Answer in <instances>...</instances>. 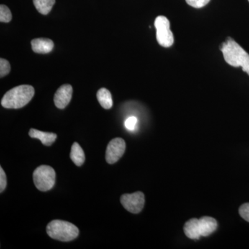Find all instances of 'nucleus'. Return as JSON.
Wrapping results in <instances>:
<instances>
[{
  "label": "nucleus",
  "instance_id": "13",
  "mask_svg": "<svg viewBox=\"0 0 249 249\" xmlns=\"http://www.w3.org/2000/svg\"><path fill=\"white\" fill-rule=\"evenodd\" d=\"M71 160L77 166H81L85 163V155L82 147L78 142H73L70 153Z\"/></svg>",
  "mask_w": 249,
  "mask_h": 249
},
{
  "label": "nucleus",
  "instance_id": "5",
  "mask_svg": "<svg viewBox=\"0 0 249 249\" xmlns=\"http://www.w3.org/2000/svg\"><path fill=\"white\" fill-rule=\"evenodd\" d=\"M155 27L157 30L158 43L166 48L171 47L174 43V36L170 30V24L168 18L165 16H158L155 21Z\"/></svg>",
  "mask_w": 249,
  "mask_h": 249
},
{
  "label": "nucleus",
  "instance_id": "12",
  "mask_svg": "<svg viewBox=\"0 0 249 249\" xmlns=\"http://www.w3.org/2000/svg\"><path fill=\"white\" fill-rule=\"evenodd\" d=\"M29 136L31 138L37 139L40 140L42 143L46 146H50L55 142L57 139V134L49 133V132H42L36 129H31L29 131Z\"/></svg>",
  "mask_w": 249,
  "mask_h": 249
},
{
  "label": "nucleus",
  "instance_id": "20",
  "mask_svg": "<svg viewBox=\"0 0 249 249\" xmlns=\"http://www.w3.org/2000/svg\"><path fill=\"white\" fill-rule=\"evenodd\" d=\"M239 213L241 217L249 222V203H246L240 206Z\"/></svg>",
  "mask_w": 249,
  "mask_h": 249
},
{
  "label": "nucleus",
  "instance_id": "16",
  "mask_svg": "<svg viewBox=\"0 0 249 249\" xmlns=\"http://www.w3.org/2000/svg\"><path fill=\"white\" fill-rule=\"evenodd\" d=\"M12 19V14L7 6L1 4L0 6V22L8 23Z\"/></svg>",
  "mask_w": 249,
  "mask_h": 249
},
{
  "label": "nucleus",
  "instance_id": "22",
  "mask_svg": "<svg viewBox=\"0 0 249 249\" xmlns=\"http://www.w3.org/2000/svg\"></svg>",
  "mask_w": 249,
  "mask_h": 249
},
{
  "label": "nucleus",
  "instance_id": "8",
  "mask_svg": "<svg viewBox=\"0 0 249 249\" xmlns=\"http://www.w3.org/2000/svg\"><path fill=\"white\" fill-rule=\"evenodd\" d=\"M73 88L70 85H63L58 88L54 96V103L58 109H64L71 101Z\"/></svg>",
  "mask_w": 249,
  "mask_h": 249
},
{
  "label": "nucleus",
  "instance_id": "7",
  "mask_svg": "<svg viewBox=\"0 0 249 249\" xmlns=\"http://www.w3.org/2000/svg\"><path fill=\"white\" fill-rule=\"evenodd\" d=\"M126 144L124 139L116 138L112 139L107 145L106 150V161L109 164H114L116 163L125 151Z\"/></svg>",
  "mask_w": 249,
  "mask_h": 249
},
{
  "label": "nucleus",
  "instance_id": "17",
  "mask_svg": "<svg viewBox=\"0 0 249 249\" xmlns=\"http://www.w3.org/2000/svg\"><path fill=\"white\" fill-rule=\"evenodd\" d=\"M10 71H11V66H10L9 61L5 59H0V76L1 78L9 74Z\"/></svg>",
  "mask_w": 249,
  "mask_h": 249
},
{
  "label": "nucleus",
  "instance_id": "11",
  "mask_svg": "<svg viewBox=\"0 0 249 249\" xmlns=\"http://www.w3.org/2000/svg\"><path fill=\"white\" fill-rule=\"evenodd\" d=\"M201 235L203 237H208L215 231L217 228V222L211 217H203L199 219Z\"/></svg>",
  "mask_w": 249,
  "mask_h": 249
},
{
  "label": "nucleus",
  "instance_id": "21",
  "mask_svg": "<svg viewBox=\"0 0 249 249\" xmlns=\"http://www.w3.org/2000/svg\"><path fill=\"white\" fill-rule=\"evenodd\" d=\"M7 185V178L2 168L0 167V193H3Z\"/></svg>",
  "mask_w": 249,
  "mask_h": 249
},
{
  "label": "nucleus",
  "instance_id": "3",
  "mask_svg": "<svg viewBox=\"0 0 249 249\" xmlns=\"http://www.w3.org/2000/svg\"><path fill=\"white\" fill-rule=\"evenodd\" d=\"M47 232L52 239L61 242L75 240L79 235V230L74 224L58 219L49 223L47 227Z\"/></svg>",
  "mask_w": 249,
  "mask_h": 249
},
{
  "label": "nucleus",
  "instance_id": "19",
  "mask_svg": "<svg viewBox=\"0 0 249 249\" xmlns=\"http://www.w3.org/2000/svg\"><path fill=\"white\" fill-rule=\"evenodd\" d=\"M137 121L138 120L135 116H130L124 121V127L129 131H134L137 127Z\"/></svg>",
  "mask_w": 249,
  "mask_h": 249
},
{
  "label": "nucleus",
  "instance_id": "6",
  "mask_svg": "<svg viewBox=\"0 0 249 249\" xmlns=\"http://www.w3.org/2000/svg\"><path fill=\"white\" fill-rule=\"evenodd\" d=\"M121 204L129 212L138 214L142 212L145 204V196L142 192H136L132 194L123 195L121 197Z\"/></svg>",
  "mask_w": 249,
  "mask_h": 249
},
{
  "label": "nucleus",
  "instance_id": "9",
  "mask_svg": "<svg viewBox=\"0 0 249 249\" xmlns=\"http://www.w3.org/2000/svg\"><path fill=\"white\" fill-rule=\"evenodd\" d=\"M53 41L47 38L34 39L31 41V47L35 53L45 54L53 50Z\"/></svg>",
  "mask_w": 249,
  "mask_h": 249
},
{
  "label": "nucleus",
  "instance_id": "14",
  "mask_svg": "<svg viewBox=\"0 0 249 249\" xmlns=\"http://www.w3.org/2000/svg\"><path fill=\"white\" fill-rule=\"evenodd\" d=\"M96 96H97L98 102L104 109H111L113 106V101L109 90L106 88H101L98 90Z\"/></svg>",
  "mask_w": 249,
  "mask_h": 249
},
{
  "label": "nucleus",
  "instance_id": "15",
  "mask_svg": "<svg viewBox=\"0 0 249 249\" xmlns=\"http://www.w3.org/2000/svg\"><path fill=\"white\" fill-rule=\"evenodd\" d=\"M33 1L36 9L42 15L49 14L55 2V0H33Z\"/></svg>",
  "mask_w": 249,
  "mask_h": 249
},
{
  "label": "nucleus",
  "instance_id": "2",
  "mask_svg": "<svg viewBox=\"0 0 249 249\" xmlns=\"http://www.w3.org/2000/svg\"><path fill=\"white\" fill-rule=\"evenodd\" d=\"M34 94L35 89L31 85H19L5 93L1 105L6 109H19L30 102Z\"/></svg>",
  "mask_w": 249,
  "mask_h": 249
},
{
  "label": "nucleus",
  "instance_id": "18",
  "mask_svg": "<svg viewBox=\"0 0 249 249\" xmlns=\"http://www.w3.org/2000/svg\"><path fill=\"white\" fill-rule=\"evenodd\" d=\"M210 1L211 0H186L187 4L196 9L204 7L209 4Z\"/></svg>",
  "mask_w": 249,
  "mask_h": 249
},
{
  "label": "nucleus",
  "instance_id": "10",
  "mask_svg": "<svg viewBox=\"0 0 249 249\" xmlns=\"http://www.w3.org/2000/svg\"><path fill=\"white\" fill-rule=\"evenodd\" d=\"M185 235L188 238L198 240L201 237L200 227L199 219L196 218L189 219L183 227Z\"/></svg>",
  "mask_w": 249,
  "mask_h": 249
},
{
  "label": "nucleus",
  "instance_id": "4",
  "mask_svg": "<svg viewBox=\"0 0 249 249\" xmlns=\"http://www.w3.org/2000/svg\"><path fill=\"white\" fill-rule=\"evenodd\" d=\"M33 178H34V184L40 191H48L53 188L55 185V170L49 165H41L36 168Z\"/></svg>",
  "mask_w": 249,
  "mask_h": 249
},
{
  "label": "nucleus",
  "instance_id": "1",
  "mask_svg": "<svg viewBox=\"0 0 249 249\" xmlns=\"http://www.w3.org/2000/svg\"><path fill=\"white\" fill-rule=\"evenodd\" d=\"M224 58L232 67H241L249 76V54L231 37H227L220 45Z\"/></svg>",
  "mask_w": 249,
  "mask_h": 249
}]
</instances>
